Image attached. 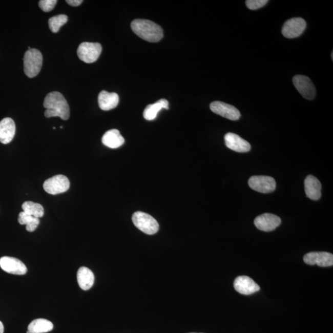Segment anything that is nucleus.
<instances>
[{"instance_id": "a878e982", "label": "nucleus", "mask_w": 333, "mask_h": 333, "mask_svg": "<svg viewBox=\"0 0 333 333\" xmlns=\"http://www.w3.org/2000/svg\"><path fill=\"white\" fill-rule=\"evenodd\" d=\"M57 3L56 0H41L39 2L38 5L42 11L48 13L53 10Z\"/></svg>"}, {"instance_id": "aec40b11", "label": "nucleus", "mask_w": 333, "mask_h": 333, "mask_svg": "<svg viewBox=\"0 0 333 333\" xmlns=\"http://www.w3.org/2000/svg\"><path fill=\"white\" fill-rule=\"evenodd\" d=\"M102 142L106 147L112 149H116L122 146L125 140L120 135L119 130L113 129L105 133L102 138Z\"/></svg>"}, {"instance_id": "4be33fe9", "label": "nucleus", "mask_w": 333, "mask_h": 333, "mask_svg": "<svg viewBox=\"0 0 333 333\" xmlns=\"http://www.w3.org/2000/svg\"><path fill=\"white\" fill-rule=\"evenodd\" d=\"M53 329L52 322L44 319L33 320L28 326V331L30 333H45L52 331Z\"/></svg>"}, {"instance_id": "412c9836", "label": "nucleus", "mask_w": 333, "mask_h": 333, "mask_svg": "<svg viewBox=\"0 0 333 333\" xmlns=\"http://www.w3.org/2000/svg\"><path fill=\"white\" fill-rule=\"evenodd\" d=\"M162 109L169 110V102L168 100L161 99L155 103L147 106L143 113V117L147 120H153L156 119L157 114Z\"/></svg>"}, {"instance_id": "b1692460", "label": "nucleus", "mask_w": 333, "mask_h": 333, "mask_svg": "<svg viewBox=\"0 0 333 333\" xmlns=\"http://www.w3.org/2000/svg\"><path fill=\"white\" fill-rule=\"evenodd\" d=\"M23 212L27 214L37 218L44 216V209L40 204L32 201H26L22 205Z\"/></svg>"}, {"instance_id": "c756f323", "label": "nucleus", "mask_w": 333, "mask_h": 333, "mask_svg": "<svg viewBox=\"0 0 333 333\" xmlns=\"http://www.w3.org/2000/svg\"><path fill=\"white\" fill-rule=\"evenodd\" d=\"M331 59H332V60L333 59V53L332 52L331 53Z\"/></svg>"}, {"instance_id": "39448f33", "label": "nucleus", "mask_w": 333, "mask_h": 333, "mask_svg": "<svg viewBox=\"0 0 333 333\" xmlns=\"http://www.w3.org/2000/svg\"><path fill=\"white\" fill-rule=\"evenodd\" d=\"M102 51L101 45L98 43L84 42L77 49V55L83 62L90 64L96 61Z\"/></svg>"}, {"instance_id": "bb28decb", "label": "nucleus", "mask_w": 333, "mask_h": 333, "mask_svg": "<svg viewBox=\"0 0 333 333\" xmlns=\"http://www.w3.org/2000/svg\"><path fill=\"white\" fill-rule=\"evenodd\" d=\"M268 2L267 0H247L246 5L249 10H256L264 7Z\"/></svg>"}, {"instance_id": "2f4dec72", "label": "nucleus", "mask_w": 333, "mask_h": 333, "mask_svg": "<svg viewBox=\"0 0 333 333\" xmlns=\"http://www.w3.org/2000/svg\"><path fill=\"white\" fill-rule=\"evenodd\" d=\"M190 333H197V332H190Z\"/></svg>"}, {"instance_id": "9b49d317", "label": "nucleus", "mask_w": 333, "mask_h": 333, "mask_svg": "<svg viewBox=\"0 0 333 333\" xmlns=\"http://www.w3.org/2000/svg\"><path fill=\"white\" fill-rule=\"evenodd\" d=\"M211 110L215 114L231 120L240 119L241 114L237 108L222 101H214L210 105Z\"/></svg>"}, {"instance_id": "6ab92c4d", "label": "nucleus", "mask_w": 333, "mask_h": 333, "mask_svg": "<svg viewBox=\"0 0 333 333\" xmlns=\"http://www.w3.org/2000/svg\"><path fill=\"white\" fill-rule=\"evenodd\" d=\"M77 278L78 285L84 290L92 288L95 282V275L93 272L86 266H81L78 269Z\"/></svg>"}, {"instance_id": "f257e3e1", "label": "nucleus", "mask_w": 333, "mask_h": 333, "mask_svg": "<svg viewBox=\"0 0 333 333\" xmlns=\"http://www.w3.org/2000/svg\"><path fill=\"white\" fill-rule=\"evenodd\" d=\"M44 107L47 109L45 116L47 118L59 117L60 119L66 120L70 116L68 102L59 92L48 93L45 99Z\"/></svg>"}, {"instance_id": "2eb2a0df", "label": "nucleus", "mask_w": 333, "mask_h": 333, "mask_svg": "<svg viewBox=\"0 0 333 333\" xmlns=\"http://www.w3.org/2000/svg\"><path fill=\"white\" fill-rule=\"evenodd\" d=\"M224 138L226 147L236 152L246 153L251 150V144L235 133H228Z\"/></svg>"}, {"instance_id": "cd10ccee", "label": "nucleus", "mask_w": 333, "mask_h": 333, "mask_svg": "<svg viewBox=\"0 0 333 333\" xmlns=\"http://www.w3.org/2000/svg\"><path fill=\"white\" fill-rule=\"evenodd\" d=\"M66 2L68 5L72 6V7H77L82 4L83 1L82 0H67Z\"/></svg>"}, {"instance_id": "9d476101", "label": "nucleus", "mask_w": 333, "mask_h": 333, "mask_svg": "<svg viewBox=\"0 0 333 333\" xmlns=\"http://www.w3.org/2000/svg\"><path fill=\"white\" fill-rule=\"evenodd\" d=\"M0 267L8 274L24 275L27 272V268L20 260L14 257L5 256L0 259Z\"/></svg>"}, {"instance_id": "c85d7f7f", "label": "nucleus", "mask_w": 333, "mask_h": 333, "mask_svg": "<svg viewBox=\"0 0 333 333\" xmlns=\"http://www.w3.org/2000/svg\"><path fill=\"white\" fill-rule=\"evenodd\" d=\"M0 333H4V326L1 321H0Z\"/></svg>"}, {"instance_id": "1a4fd4ad", "label": "nucleus", "mask_w": 333, "mask_h": 333, "mask_svg": "<svg viewBox=\"0 0 333 333\" xmlns=\"http://www.w3.org/2000/svg\"><path fill=\"white\" fill-rule=\"evenodd\" d=\"M248 184L251 189L262 193H270L276 189V181L274 178L263 175L251 177Z\"/></svg>"}, {"instance_id": "6e6552de", "label": "nucleus", "mask_w": 333, "mask_h": 333, "mask_svg": "<svg viewBox=\"0 0 333 333\" xmlns=\"http://www.w3.org/2000/svg\"><path fill=\"white\" fill-rule=\"evenodd\" d=\"M294 86L304 98L313 100L316 95V89L313 81L305 75H298L293 77Z\"/></svg>"}, {"instance_id": "423d86ee", "label": "nucleus", "mask_w": 333, "mask_h": 333, "mask_svg": "<svg viewBox=\"0 0 333 333\" xmlns=\"http://www.w3.org/2000/svg\"><path fill=\"white\" fill-rule=\"evenodd\" d=\"M70 181L63 175H55L45 181L44 189L50 195H56L65 193L69 189Z\"/></svg>"}, {"instance_id": "4468645a", "label": "nucleus", "mask_w": 333, "mask_h": 333, "mask_svg": "<svg viewBox=\"0 0 333 333\" xmlns=\"http://www.w3.org/2000/svg\"><path fill=\"white\" fill-rule=\"evenodd\" d=\"M233 286L238 293L246 296L253 295L260 289L258 284L247 276H240L236 278Z\"/></svg>"}, {"instance_id": "7ed1b4c3", "label": "nucleus", "mask_w": 333, "mask_h": 333, "mask_svg": "<svg viewBox=\"0 0 333 333\" xmlns=\"http://www.w3.org/2000/svg\"><path fill=\"white\" fill-rule=\"evenodd\" d=\"M43 56L40 51L32 48L26 51L24 57V72L27 77L33 78L40 72Z\"/></svg>"}, {"instance_id": "f3484780", "label": "nucleus", "mask_w": 333, "mask_h": 333, "mask_svg": "<svg viewBox=\"0 0 333 333\" xmlns=\"http://www.w3.org/2000/svg\"><path fill=\"white\" fill-rule=\"evenodd\" d=\"M305 192L308 198L317 201L322 196V184L317 178L308 175L304 181Z\"/></svg>"}, {"instance_id": "20e7f679", "label": "nucleus", "mask_w": 333, "mask_h": 333, "mask_svg": "<svg viewBox=\"0 0 333 333\" xmlns=\"http://www.w3.org/2000/svg\"><path fill=\"white\" fill-rule=\"evenodd\" d=\"M132 221L137 228L147 235H154L159 231V225L157 220L143 212L138 211L133 214Z\"/></svg>"}, {"instance_id": "5701e85b", "label": "nucleus", "mask_w": 333, "mask_h": 333, "mask_svg": "<svg viewBox=\"0 0 333 333\" xmlns=\"http://www.w3.org/2000/svg\"><path fill=\"white\" fill-rule=\"evenodd\" d=\"M18 222L20 225H26L27 231L33 232L37 229L39 223H40V220H39L38 218L30 216V215L27 214L24 212H22L19 215Z\"/></svg>"}, {"instance_id": "dca6fc26", "label": "nucleus", "mask_w": 333, "mask_h": 333, "mask_svg": "<svg viewBox=\"0 0 333 333\" xmlns=\"http://www.w3.org/2000/svg\"><path fill=\"white\" fill-rule=\"evenodd\" d=\"M16 133V125L11 118H5L0 122V142L7 144L13 140Z\"/></svg>"}, {"instance_id": "393cba45", "label": "nucleus", "mask_w": 333, "mask_h": 333, "mask_svg": "<svg viewBox=\"0 0 333 333\" xmlns=\"http://www.w3.org/2000/svg\"><path fill=\"white\" fill-rule=\"evenodd\" d=\"M68 17L65 14L57 15L56 16L51 17L48 20L51 31L57 33L63 25L68 22Z\"/></svg>"}, {"instance_id": "ddd939ff", "label": "nucleus", "mask_w": 333, "mask_h": 333, "mask_svg": "<svg viewBox=\"0 0 333 333\" xmlns=\"http://www.w3.org/2000/svg\"><path fill=\"white\" fill-rule=\"evenodd\" d=\"M281 220L276 215L263 214L257 217L254 220V225L260 230L263 232H272L280 225Z\"/></svg>"}, {"instance_id": "f8f14e48", "label": "nucleus", "mask_w": 333, "mask_h": 333, "mask_svg": "<svg viewBox=\"0 0 333 333\" xmlns=\"http://www.w3.org/2000/svg\"><path fill=\"white\" fill-rule=\"evenodd\" d=\"M304 261L307 265L328 267L333 265V255L327 252H311L305 254Z\"/></svg>"}, {"instance_id": "f03ea898", "label": "nucleus", "mask_w": 333, "mask_h": 333, "mask_svg": "<svg viewBox=\"0 0 333 333\" xmlns=\"http://www.w3.org/2000/svg\"><path fill=\"white\" fill-rule=\"evenodd\" d=\"M131 28L139 37L152 43L158 42L163 37L161 27L149 20L135 19L132 21Z\"/></svg>"}, {"instance_id": "a211bd4d", "label": "nucleus", "mask_w": 333, "mask_h": 333, "mask_svg": "<svg viewBox=\"0 0 333 333\" xmlns=\"http://www.w3.org/2000/svg\"><path fill=\"white\" fill-rule=\"evenodd\" d=\"M119 95L116 93H109L102 91L98 96V104L101 110L110 111L117 107L119 104Z\"/></svg>"}, {"instance_id": "7c9ffc66", "label": "nucleus", "mask_w": 333, "mask_h": 333, "mask_svg": "<svg viewBox=\"0 0 333 333\" xmlns=\"http://www.w3.org/2000/svg\"><path fill=\"white\" fill-rule=\"evenodd\" d=\"M27 333H30V332L28 331V330H27Z\"/></svg>"}, {"instance_id": "0eeeda50", "label": "nucleus", "mask_w": 333, "mask_h": 333, "mask_svg": "<svg viewBox=\"0 0 333 333\" xmlns=\"http://www.w3.org/2000/svg\"><path fill=\"white\" fill-rule=\"evenodd\" d=\"M307 24L301 17H295L287 20L284 24L282 33L287 38H295L300 37L306 29Z\"/></svg>"}]
</instances>
